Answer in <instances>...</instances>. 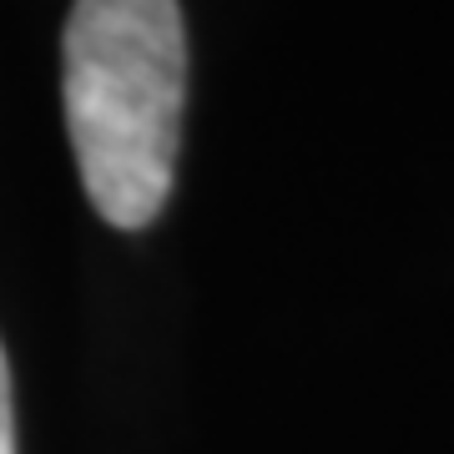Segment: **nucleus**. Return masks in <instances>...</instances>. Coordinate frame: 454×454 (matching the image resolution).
<instances>
[{
	"mask_svg": "<svg viewBox=\"0 0 454 454\" xmlns=\"http://www.w3.org/2000/svg\"><path fill=\"white\" fill-rule=\"evenodd\" d=\"M187 26L177 0H76L61 31L66 137L91 207L146 227L177 177Z\"/></svg>",
	"mask_w": 454,
	"mask_h": 454,
	"instance_id": "obj_1",
	"label": "nucleus"
},
{
	"mask_svg": "<svg viewBox=\"0 0 454 454\" xmlns=\"http://www.w3.org/2000/svg\"><path fill=\"white\" fill-rule=\"evenodd\" d=\"M0 454H16V399H11V364L0 348Z\"/></svg>",
	"mask_w": 454,
	"mask_h": 454,
	"instance_id": "obj_2",
	"label": "nucleus"
}]
</instances>
